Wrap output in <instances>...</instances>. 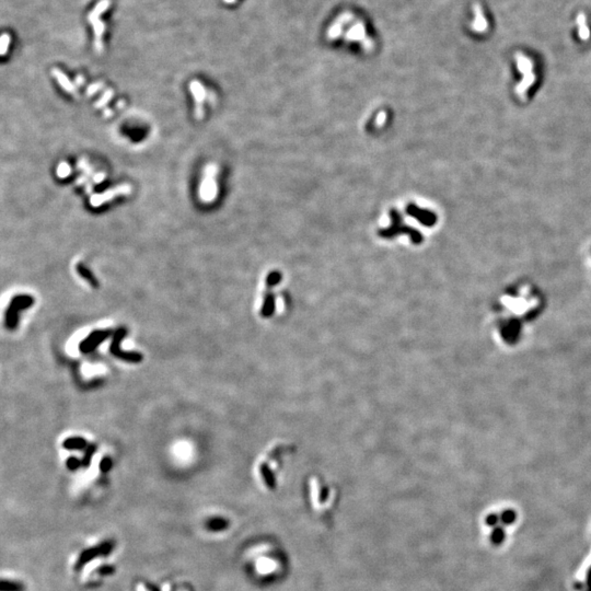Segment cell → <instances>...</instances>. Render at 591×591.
Here are the masks:
<instances>
[{
    "instance_id": "cell-3",
    "label": "cell",
    "mask_w": 591,
    "mask_h": 591,
    "mask_svg": "<svg viewBox=\"0 0 591 591\" xmlns=\"http://www.w3.org/2000/svg\"><path fill=\"white\" fill-rule=\"evenodd\" d=\"M110 7V0H100L96 6L93 8V10L89 13L88 20L93 26V32H95V48L97 53H100L103 48V43H102V37H103L105 25L103 22L100 20V16L106 11Z\"/></svg>"
},
{
    "instance_id": "cell-16",
    "label": "cell",
    "mask_w": 591,
    "mask_h": 591,
    "mask_svg": "<svg viewBox=\"0 0 591 591\" xmlns=\"http://www.w3.org/2000/svg\"><path fill=\"white\" fill-rule=\"evenodd\" d=\"M66 466H67V469L70 471L78 470L80 466H82L81 460H79L78 458L76 457H69L67 461H66Z\"/></svg>"
},
{
    "instance_id": "cell-6",
    "label": "cell",
    "mask_w": 591,
    "mask_h": 591,
    "mask_svg": "<svg viewBox=\"0 0 591 591\" xmlns=\"http://www.w3.org/2000/svg\"><path fill=\"white\" fill-rule=\"evenodd\" d=\"M212 170V167H208L205 171V176H204L203 186H201V197L204 201H211L215 196L216 193V184H215V175Z\"/></svg>"
},
{
    "instance_id": "cell-14",
    "label": "cell",
    "mask_w": 591,
    "mask_h": 591,
    "mask_svg": "<svg viewBox=\"0 0 591 591\" xmlns=\"http://www.w3.org/2000/svg\"><path fill=\"white\" fill-rule=\"evenodd\" d=\"M207 526H208V528L211 529L212 531H221L228 527V522H227L225 519L215 518V519L210 520L207 523Z\"/></svg>"
},
{
    "instance_id": "cell-2",
    "label": "cell",
    "mask_w": 591,
    "mask_h": 591,
    "mask_svg": "<svg viewBox=\"0 0 591 591\" xmlns=\"http://www.w3.org/2000/svg\"><path fill=\"white\" fill-rule=\"evenodd\" d=\"M127 335L126 327H118L114 331L112 342L110 345V353L113 357L128 363H139L144 361V355L139 352H128L121 348V342Z\"/></svg>"
},
{
    "instance_id": "cell-23",
    "label": "cell",
    "mask_w": 591,
    "mask_h": 591,
    "mask_svg": "<svg viewBox=\"0 0 591 591\" xmlns=\"http://www.w3.org/2000/svg\"><path fill=\"white\" fill-rule=\"evenodd\" d=\"M498 519H499V517L497 516V515L492 514L491 516H488V517H487V521H486V522H487V524H490V526H494V524H495L497 521H498Z\"/></svg>"
},
{
    "instance_id": "cell-15",
    "label": "cell",
    "mask_w": 591,
    "mask_h": 591,
    "mask_svg": "<svg viewBox=\"0 0 591 591\" xmlns=\"http://www.w3.org/2000/svg\"><path fill=\"white\" fill-rule=\"evenodd\" d=\"M1 591H22V586L13 581L3 580L1 584Z\"/></svg>"
},
{
    "instance_id": "cell-17",
    "label": "cell",
    "mask_w": 591,
    "mask_h": 591,
    "mask_svg": "<svg viewBox=\"0 0 591 591\" xmlns=\"http://www.w3.org/2000/svg\"><path fill=\"white\" fill-rule=\"evenodd\" d=\"M112 466H113V461L110 457H104L100 462V470H101V472H103V473L110 472L111 469H112Z\"/></svg>"
},
{
    "instance_id": "cell-10",
    "label": "cell",
    "mask_w": 591,
    "mask_h": 591,
    "mask_svg": "<svg viewBox=\"0 0 591 591\" xmlns=\"http://www.w3.org/2000/svg\"><path fill=\"white\" fill-rule=\"evenodd\" d=\"M88 446H89L88 441L82 437H69L67 439H65L63 442V448L69 451L86 450Z\"/></svg>"
},
{
    "instance_id": "cell-9",
    "label": "cell",
    "mask_w": 591,
    "mask_h": 591,
    "mask_svg": "<svg viewBox=\"0 0 591 591\" xmlns=\"http://www.w3.org/2000/svg\"><path fill=\"white\" fill-rule=\"evenodd\" d=\"M191 90H192L193 95L196 100V116L198 119L203 117V101L205 97V90L203 86L197 81L191 82Z\"/></svg>"
},
{
    "instance_id": "cell-12",
    "label": "cell",
    "mask_w": 591,
    "mask_h": 591,
    "mask_svg": "<svg viewBox=\"0 0 591 591\" xmlns=\"http://www.w3.org/2000/svg\"><path fill=\"white\" fill-rule=\"evenodd\" d=\"M76 268H77V272L80 276H81L84 281H87L89 284H90L91 287H93V288L99 287V282H97V279L93 276V274L90 272V270L84 267L82 264H78Z\"/></svg>"
},
{
    "instance_id": "cell-21",
    "label": "cell",
    "mask_w": 591,
    "mask_h": 591,
    "mask_svg": "<svg viewBox=\"0 0 591 591\" xmlns=\"http://www.w3.org/2000/svg\"><path fill=\"white\" fill-rule=\"evenodd\" d=\"M319 491L320 492L318 493L317 501L320 505H322L323 503H325V500L327 499V491H326V488H324V487H319Z\"/></svg>"
},
{
    "instance_id": "cell-19",
    "label": "cell",
    "mask_w": 591,
    "mask_h": 591,
    "mask_svg": "<svg viewBox=\"0 0 591 591\" xmlns=\"http://www.w3.org/2000/svg\"><path fill=\"white\" fill-rule=\"evenodd\" d=\"M515 519H516V514H515L513 510H506V512H504V514L501 515V520H503L505 524L513 523Z\"/></svg>"
},
{
    "instance_id": "cell-5",
    "label": "cell",
    "mask_w": 591,
    "mask_h": 591,
    "mask_svg": "<svg viewBox=\"0 0 591 591\" xmlns=\"http://www.w3.org/2000/svg\"><path fill=\"white\" fill-rule=\"evenodd\" d=\"M492 20L487 9L481 3L474 6V19L471 23V29L477 33H486L491 30Z\"/></svg>"
},
{
    "instance_id": "cell-24",
    "label": "cell",
    "mask_w": 591,
    "mask_h": 591,
    "mask_svg": "<svg viewBox=\"0 0 591 591\" xmlns=\"http://www.w3.org/2000/svg\"><path fill=\"white\" fill-rule=\"evenodd\" d=\"M224 1L227 2V3H232V2L235 1V0H224Z\"/></svg>"
},
{
    "instance_id": "cell-4",
    "label": "cell",
    "mask_w": 591,
    "mask_h": 591,
    "mask_svg": "<svg viewBox=\"0 0 591 591\" xmlns=\"http://www.w3.org/2000/svg\"><path fill=\"white\" fill-rule=\"evenodd\" d=\"M112 330H95L92 331L86 339L80 342L79 350L81 354H91L111 336H113Z\"/></svg>"
},
{
    "instance_id": "cell-8",
    "label": "cell",
    "mask_w": 591,
    "mask_h": 591,
    "mask_svg": "<svg viewBox=\"0 0 591 591\" xmlns=\"http://www.w3.org/2000/svg\"><path fill=\"white\" fill-rule=\"evenodd\" d=\"M111 549H112V548H111V545L106 543V544H102L100 546H97V548L86 551V552H83L81 554V556H80V559H79L78 564H77V567L82 566L84 563L91 561V559H93L95 557H97V556H99V555L108 554L110 552V551H111Z\"/></svg>"
},
{
    "instance_id": "cell-11",
    "label": "cell",
    "mask_w": 591,
    "mask_h": 591,
    "mask_svg": "<svg viewBox=\"0 0 591 591\" xmlns=\"http://www.w3.org/2000/svg\"><path fill=\"white\" fill-rule=\"evenodd\" d=\"M52 74L55 76V78L57 79V81H58L59 86L61 88H64L66 91L68 93H72V95H77V90H76V87L74 86V83H72L68 80V78L66 77V75L64 73H61L59 69L54 68L52 70Z\"/></svg>"
},
{
    "instance_id": "cell-22",
    "label": "cell",
    "mask_w": 591,
    "mask_h": 591,
    "mask_svg": "<svg viewBox=\"0 0 591 591\" xmlns=\"http://www.w3.org/2000/svg\"><path fill=\"white\" fill-rule=\"evenodd\" d=\"M69 172H70V168H69V166H68L67 163L63 162L58 167V174H59V176H66V175L68 174Z\"/></svg>"
},
{
    "instance_id": "cell-13",
    "label": "cell",
    "mask_w": 591,
    "mask_h": 591,
    "mask_svg": "<svg viewBox=\"0 0 591 591\" xmlns=\"http://www.w3.org/2000/svg\"><path fill=\"white\" fill-rule=\"evenodd\" d=\"M96 451V446L93 443H89V446L87 447L86 450H84V455L81 460V463L83 468H88L89 465L91 463L92 457L95 455V452Z\"/></svg>"
},
{
    "instance_id": "cell-1",
    "label": "cell",
    "mask_w": 591,
    "mask_h": 591,
    "mask_svg": "<svg viewBox=\"0 0 591 591\" xmlns=\"http://www.w3.org/2000/svg\"><path fill=\"white\" fill-rule=\"evenodd\" d=\"M34 305V298L30 295H17L11 299L4 314V324L9 331H15L19 325L20 313Z\"/></svg>"
},
{
    "instance_id": "cell-18",
    "label": "cell",
    "mask_w": 591,
    "mask_h": 591,
    "mask_svg": "<svg viewBox=\"0 0 591 591\" xmlns=\"http://www.w3.org/2000/svg\"><path fill=\"white\" fill-rule=\"evenodd\" d=\"M504 537H505V533L503 531V528H496L495 530L493 531L492 540H493V542H494V543H496V544L501 543V542H503V540H504Z\"/></svg>"
},
{
    "instance_id": "cell-20",
    "label": "cell",
    "mask_w": 591,
    "mask_h": 591,
    "mask_svg": "<svg viewBox=\"0 0 591 591\" xmlns=\"http://www.w3.org/2000/svg\"><path fill=\"white\" fill-rule=\"evenodd\" d=\"M9 44H10V37H9V34H7V33H3L1 37V41H0V50H1L2 55H4L7 53Z\"/></svg>"
},
{
    "instance_id": "cell-7",
    "label": "cell",
    "mask_w": 591,
    "mask_h": 591,
    "mask_svg": "<svg viewBox=\"0 0 591 591\" xmlns=\"http://www.w3.org/2000/svg\"><path fill=\"white\" fill-rule=\"evenodd\" d=\"M131 191V188L128 185H121L118 186V188H115L114 190L108 191V192H105L103 194L96 195V196H93V198H91V204L93 206H100L102 203L108 202L110 199H112L113 197L117 196V195H122V194H128Z\"/></svg>"
}]
</instances>
